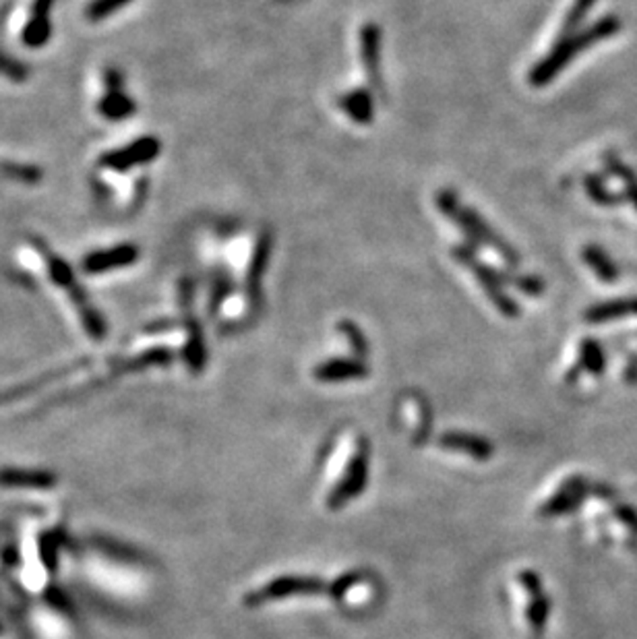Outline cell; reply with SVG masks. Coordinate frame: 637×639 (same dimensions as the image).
Returning a JSON list of instances; mask_svg holds the SVG:
<instances>
[{"label": "cell", "instance_id": "cell-1", "mask_svg": "<svg viewBox=\"0 0 637 639\" xmlns=\"http://www.w3.org/2000/svg\"><path fill=\"white\" fill-rule=\"evenodd\" d=\"M81 573L87 583L114 598H137L145 583L139 559L103 544L85 546L79 554Z\"/></svg>", "mask_w": 637, "mask_h": 639}, {"label": "cell", "instance_id": "cell-2", "mask_svg": "<svg viewBox=\"0 0 637 639\" xmlns=\"http://www.w3.org/2000/svg\"><path fill=\"white\" fill-rule=\"evenodd\" d=\"M621 30V19L615 15H606L598 19L597 23H592L579 33H573L570 38L557 40V44L552 46V50L532 68L528 75V83L532 87H544L570 65V62L581 54L588 48L605 41L608 38L617 36Z\"/></svg>", "mask_w": 637, "mask_h": 639}, {"label": "cell", "instance_id": "cell-3", "mask_svg": "<svg viewBox=\"0 0 637 639\" xmlns=\"http://www.w3.org/2000/svg\"><path fill=\"white\" fill-rule=\"evenodd\" d=\"M435 203L439 205L441 213L445 215L447 220H452L453 224L466 234L470 247L478 248L480 245H487L489 248H493V251L501 256L509 267L519 266V261L522 259H519V255L511 248L509 242L501 238V236L493 230V226H490L484 218H480V213L476 210L462 205L458 193L443 189L435 194Z\"/></svg>", "mask_w": 637, "mask_h": 639}, {"label": "cell", "instance_id": "cell-4", "mask_svg": "<svg viewBox=\"0 0 637 639\" xmlns=\"http://www.w3.org/2000/svg\"><path fill=\"white\" fill-rule=\"evenodd\" d=\"M452 256L460 263L462 267H466L468 272H472L476 282L480 284V288L484 290V294L489 296V301L493 302V307L501 312L503 317H507V319L519 317V307L516 304L514 298H509L507 292H505L503 275L497 274L493 267H489L487 263H482L480 259H478L474 247H470V245L453 247Z\"/></svg>", "mask_w": 637, "mask_h": 639}, {"label": "cell", "instance_id": "cell-5", "mask_svg": "<svg viewBox=\"0 0 637 639\" xmlns=\"http://www.w3.org/2000/svg\"><path fill=\"white\" fill-rule=\"evenodd\" d=\"M159 151H162V143H159V139L141 137V139H135L133 143L124 145V148L112 149V151H108V154H103L100 158V166L102 168H108V170L127 172L130 168H135V166L154 162V159L159 156Z\"/></svg>", "mask_w": 637, "mask_h": 639}, {"label": "cell", "instance_id": "cell-6", "mask_svg": "<svg viewBox=\"0 0 637 639\" xmlns=\"http://www.w3.org/2000/svg\"><path fill=\"white\" fill-rule=\"evenodd\" d=\"M323 590V581L315 578H299V575H288L275 581H269L259 588L257 592L248 594V604H263L269 600H283L292 598V596H313Z\"/></svg>", "mask_w": 637, "mask_h": 639}, {"label": "cell", "instance_id": "cell-7", "mask_svg": "<svg viewBox=\"0 0 637 639\" xmlns=\"http://www.w3.org/2000/svg\"><path fill=\"white\" fill-rule=\"evenodd\" d=\"M141 251L130 242H124V245H116L112 248H103V251H94L89 253L81 263V269L85 274L98 275L106 272H114V269L130 267L133 263L139 259Z\"/></svg>", "mask_w": 637, "mask_h": 639}, {"label": "cell", "instance_id": "cell-8", "mask_svg": "<svg viewBox=\"0 0 637 639\" xmlns=\"http://www.w3.org/2000/svg\"><path fill=\"white\" fill-rule=\"evenodd\" d=\"M360 60L372 89L383 97L385 87L381 81V30L377 23H364L360 30Z\"/></svg>", "mask_w": 637, "mask_h": 639}, {"label": "cell", "instance_id": "cell-9", "mask_svg": "<svg viewBox=\"0 0 637 639\" xmlns=\"http://www.w3.org/2000/svg\"><path fill=\"white\" fill-rule=\"evenodd\" d=\"M272 251H274V234L267 230L261 232L257 242H255L251 263H248V269H247V282H245L247 298L251 307L253 304H259L261 301V280L267 269V261Z\"/></svg>", "mask_w": 637, "mask_h": 639}, {"label": "cell", "instance_id": "cell-10", "mask_svg": "<svg viewBox=\"0 0 637 639\" xmlns=\"http://www.w3.org/2000/svg\"><path fill=\"white\" fill-rule=\"evenodd\" d=\"M366 482V462L364 454H354V457L348 462V468L344 470L339 482L329 492V507H339L350 499H354Z\"/></svg>", "mask_w": 637, "mask_h": 639}, {"label": "cell", "instance_id": "cell-11", "mask_svg": "<svg viewBox=\"0 0 637 639\" xmlns=\"http://www.w3.org/2000/svg\"><path fill=\"white\" fill-rule=\"evenodd\" d=\"M57 484V478L41 470L3 468L0 470V489L9 490H48Z\"/></svg>", "mask_w": 637, "mask_h": 639}, {"label": "cell", "instance_id": "cell-12", "mask_svg": "<svg viewBox=\"0 0 637 639\" xmlns=\"http://www.w3.org/2000/svg\"><path fill=\"white\" fill-rule=\"evenodd\" d=\"M315 379L321 381V383H342V381H354L363 379L369 374V368H366L360 360H348V358H331L327 363H321L315 371Z\"/></svg>", "mask_w": 637, "mask_h": 639}, {"label": "cell", "instance_id": "cell-13", "mask_svg": "<svg viewBox=\"0 0 637 639\" xmlns=\"http://www.w3.org/2000/svg\"><path fill=\"white\" fill-rule=\"evenodd\" d=\"M52 0H36L31 9V17L23 30V44L30 48H41L52 36L50 25Z\"/></svg>", "mask_w": 637, "mask_h": 639}, {"label": "cell", "instance_id": "cell-14", "mask_svg": "<svg viewBox=\"0 0 637 639\" xmlns=\"http://www.w3.org/2000/svg\"><path fill=\"white\" fill-rule=\"evenodd\" d=\"M110 77V92L102 97L100 102V114L108 121H124V118H130L135 112V102L122 92L119 87V79H116L114 71L108 73Z\"/></svg>", "mask_w": 637, "mask_h": 639}, {"label": "cell", "instance_id": "cell-15", "mask_svg": "<svg viewBox=\"0 0 637 639\" xmlns=\"http://www.w3.org/2000/svg\"><path fill=\"white\" fill-rule=\"evenodd\" d=\"M337 106L356 124H371L375 118V100L366 89H352V92L339 95Z\"/></svg>", "mask_w": 637, "mask_h": 639}, {"label": "cell", "instance_id": "cell-16", "mask_svg": "<svg viewBox=\"0 0 637 639\" xmlns=\"http://www.w3.org/2000/svg\"><path fill=\"white\" fill-rule=\"evenodd\" d=\"M586 321L602 323L615 321V319L637 317V298H623V301H608L600 302L597 307L586 310Z\"/></svg>", "mask_w": 637, "mask_h": 639}, {"label": "cell", "instance_id": "cell-17", "mask_svg": "<svg viewBox=\"0 0 637 639\" xmlns=\"http://www.w3.org/2000/svg\"><path fill=\"white\" fill-rule=\"evenodd\" d=\"M441 447L449 451H458V454L476 457V460H487L490 455V443L478 439L472 435H463V433H449L441 439Z\"/></svg>", "mask_w": 637, "mask_h": 639}, {"label": "cell", "instance_id": "cell-18", "mask_svg": "<svg viewBox=\"0 0 637 639\" xmlns=\"http://www.w3.org/2000/svg\"><path fill=\"white\" fill-rule=\"evenodd\" d=\"M581 256H584L586 266L590 267L594 274H597V277H598L600 282H605V284L617 282L619 267L615 266V261L606 255V251H602L598 245L584 247V251H581Z\"/></svg>", "mask_w": 637, "mask_h": 639}, {"label": "cell", "instance_id": "cell-19", "mask_svg": "<svg viewBox=\"0 0 637 639\" xmlns=\"http://www.w3.org/2000/svg\"><path fill=\"white\" fill-rule=\"evenodd\" d=\"M184 358L186 364H189L191 371L199 373L201 368L205 366V338L203 331H201L199 323L189 319V323H186V346H184Z\"/></svg>", "mask_w": 637, "mask_h": 639}, {"label": "cell", "instance_id": "cell-20", "mask_svg": "<svg viewBox=\"0 0 637 639\" xmlns=\"http://www.w3.org/2000/svg\"><path fill=\"white\" fill-rule=\"evenodd\" d=\"M597 4V0H573L571 9L567 11V15L563 19V25H561L559 40L570 38L578 32V27L581 25V21L588 17V13L592 11V6Z\"/></svg>", "mask_w": 637, "mask_h": 639}, {"label": "cell", "instance_id": "cell-21", "mask_svg": "<svg viewBox=\"0 0 637 639\" xmlns=\"http://www.w3.org/2000/svg\"><path fill=\"white\" fill-rule=\"evenodd\" d=\"M606 168L621 180L623 186H625V194L629 197V201L637 207V176L633 175V170L613 154H606Z\"/></svg>", "mask_w": 637, "mask_h": 639}, {"label": "cell", "instance_id": "cell-22", "mask_svg": "<svg viewBox=\"0 0 637 639\" xmlns=\"http://www.w3.org/2000/svg\"><path fill=\"white\" fill-rule=\"evenodd\" d=\"M579 366L594 374L605 371V352L594 339H584L579 346Z\"/></svg>", "mask_w": 637, "mask_h": 639}, {"label": "cell", "instance_id": "cell-23", "mask_svg": "<svg viewBox=\"0 0 637 639\" xmlns=\"http://www.w3.org/2000/svg\"><path fill=\"white\" fill-rule=\"evenodd\" d=\"M584 189L588 194H590V199L594 201V203H598V205L613 207L621 201L617 194L606 189V184L602 183V178L598 175H588L584 178Z\"/></svg>", "mask_w": 637, "mask_h": 639}, {"label": "cell", "instance_id": "cell-24", "mask_svg": "<svg viewBox=\"0 0 637 639\" xmlns=\"http://www.w3.org/2000/svg\"><path fill=\"white\" fill-rule=\"evenodd\" d=\"M48 272H50V280L60 288H67L71 292L75 286H79V284L75 282L73 269L68 267L67 261L60 259V256H50V259H48Z\"/></svg>", "mask_w": 637, "mask_h": 639}, {"label": "cell", "instance_id": "cell-25", "mask_svg": "<svg viewBox=\"0 0 637 639\" xmlns=\"http://www.w3.org/2000/svg\"><path fill=\"white\" fill-rule=\"evenodd\" d=\"M0 75L15 83H23L30 77V68L25 67V62L13 58L11 54L0 52Z\"/></svg>", "mask_w": 637, "mask_h": 639}, {"label": "cell", "instance_id": "cell-26", "mask_svg": "<svg viewBox=\"0 0 637 639\" xmlns=\"http://www.w3.org/2000/svg\"><path fill=\"white\" fill-rule=\"evenodd\" d=\"M130 3H133V0H94V3L87 6V19L89 21H102Z\"/></svg>", "mask_w": 637, "mask_h": 639}, {"label": "cell", "instance_id": "cell-27", "mask_svg": "<svg viewBox=\"0 0 637 639\" xmlns=\"http://www.w3.org/2000/svg\"><path fill=\"white\" fill-rule=\"evenodd\" d=\"M339 329H342V333L345 336V339H348V344H350V350L356 354V356H366L369 354V348H366V339L363 336V331L358 329V325H354L352 321H342L339 323Z\"/></svg>", "mask_w": 637, "mask_h": 639}, {"label": "cell", "instance_id": "cell-28", "mask_svg": "<svg viewBox=\"0 0 637 639\" xmlns=\"http://www.w3.org/2000/svg\"><path fill=\"white\" fill-rule=\"evenodd\" d=\"M503 277L507 282L514 284L517 290H522L524 294L528 296H540L544 292V282L540 280L536 275H511V274H503Z\"/></svg>", "mask_w": 637, "mask_h": 639}, {"label": "cell", "instance_id": "cell-29", "mask_svg": "<svg viewBox=\"0 0 637 639\" xmlns=\"http://www.w3.org/2000/svg\"><path fill=\"white\" fill-rule=\"evenodd\" d=\"M4 172L15 175L17 178H23L27 183H31V180H36L40 176V170L36 168H13V166H4Z\"/></svg>", "mask_w": 637, "mask_h": 639}, {"label": "cell", "instance_id": "cell-30", "mask_svg": "<svg viewBox=\"0 0 637 639\" xmlns=\"http://www.w3.org/2000/svg\"><path fill=\"white\" fill-rule=\"evenodd\" d=\"M228 292H230V284H228L226 280L224 282H220L218 284V288L213 290V298H211V310H216L221 302L226 301V296H228Z\"/></svg>", "mask_w": 637, "mask_h": 639}, {"label": "cell", "instance_id": "cell-31", "mask_svg": "<svg viewBox=\"0 0 637 639\" xmlns=\"http://www.w3.org/2000/svg\"><path fill=\"white\" fill-rule=\"evenodd\" d=\"M280 3H290V0H280Z\"/></svg>", "mask_w": 637, "mask_h": 639}]
</instances>
